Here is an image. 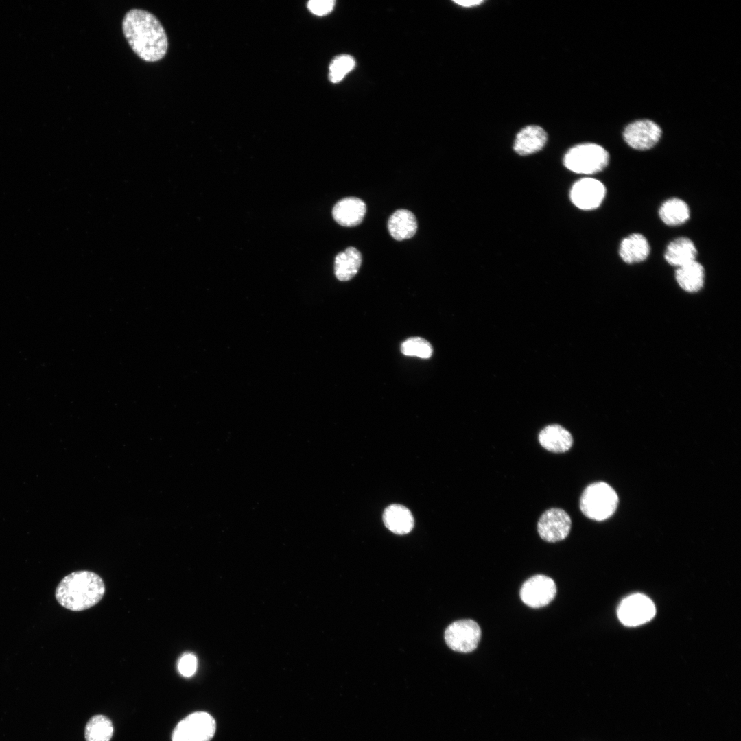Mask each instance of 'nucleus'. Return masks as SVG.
<instances>
[{
  "label": "nucleus",
  "instance_id": "nucleus-8",
  "mask_svg": "<svg viewBox=\"0 0 741 741\" xmlns=\"http://www.w3.org/2000/svg\"><path fill=\"white\" fill-rule=\"evenodd\" d=\"M556 593L554 581L544 575H535L522 585L520 597L522 602L532 608H540L550 603Z\"/></svg>",
  "mask_w": 741,
  "mask_h": 741
},
{
  "label": "nucleus",
  "instance_id": "nucleus-1",
  "mask_svg": "<svg viewBox=\"0 0 741 741\" xmlns=\"http://www.w3.org/2000/svg\"><path fill=\"white\" fill-rule=\"evenodd\" d=\"M124 36L132 51L145 62H156L168 49L165 31L159 20L148 11L132 9L122 21Z\"/></svg>",
  "mask_w": 741,
  "mask_h": 741
},
{
  "label": "nucleus",
  "instance_id": "nucleus-11",
  "mask_svg": "<svg viewBox=\"0 0 741 741\" xmlns=\"http://www.w3.org/2000/svg\"><path fill=\"white\" fill-rule=\"evenodd\" d=\"M605 193V187L600 181L592 178H584L573 185L570 199L578 208L591 210L600 205Z\"/></svg>",
  "mask_w": 741,
  "mask_h": 741
},
{
  "label": "nucleus",
  "instance_id": "nucleus-17",
  "mask_svg": "<svg viewBox=\"0 0 741 741\" xmlns=\"http://www.w3.org/2000/svg\"><path fill=\"white\" fill-rule=\"evenodd\" d=\"M650 253V246L646 238L639 233H633L621 242L619 254L627 263L644 261Z\"/></svg>",
  "mask_w": 741,
  "mask_h": 741
},
{
  "label": "nucleus",
  "instance_id": "nucleus-21",
  "mask_svg": "<svg viewBox=\"0 0 741 741\" xmlns=\"http://www.w3.org/2000/svg\"><path fill=\"white\" fill-rule=\"evenodd\" d=\"M661 220L668 226L685 223L690 217V209L682 200L672 198L665 201L659 211Z\"/></svg>",
  "mask_w": 741,
  "mask_h": 741
},
{
  "label": "nucleus",
  "instance_id": "nucleus-19",
  "mask_svg": "<svg viewBox=\"0 0 741 741\" xmlns=\"http://www.w3.org/2000/svg\"><path fill=\"white\" fill-rule=\"evenodd\" d=\"M362 257L360 252L354 247H349L344 251L338 253L335 258L334 272L340 281H349L358 272Z\"/></svg>",
  "mask_w": 741,
  "mask_h": 741
},
{
  "label": "nucleus",
  "instance_id": "nucleus-25",
  "mask_svg": "<svg viewBox=\"0 0 741 741\" xmlns=\"http://www.w3.org/2000/svg\"><path fill=\"white\" fill-rule=\"evenodd\" d=\"M178 668L180 673L184 677L192 676L197 668V659L191 653H185L178 661Z\"/></svg>",
  "mask_w": 741,
  "mask_h": 741
},
{
  "label": "nucleus",
  "instance_id": "nucleus-5",
  "mask_svg": "<svg viewBox=\"0 0 741 741\" xmlns=\"http://www.w3.org/2000/svg\"><path fill=\"white\" fill-rule=\"evenodd\" d=\"M215 730L213 717L207 712L197 711L176 725L172 733V741H210Z\"/></svg>",
  "mask_w": 741,
  "mask_h": 741
},
{
  "label": "nucleus",
  "instance_id": "nucleus-9",
  "mask_svg": "<svg viewBox=\"0 0 741 741\" xmlns=\"http://www.w3.org/2000/svg\"><path fill=\"white\" fill-rule=\"evenodd\" d=\"M571 518L564 510L552 508L545 511L537 524V530L541 538L550 543L565 539L569 533Z\"/></svg>",
  "mask_w": 741,
  "mask_h": 741
},
{
  "label": "nucleus",
  "instance_id": "nucleus-24",
  "mask_svg": "<svg viewBox=\"0 0 741 741\" xmlns=\"http://www.w3.org/2000/svg\"><path fill=\"white\" fill-rule=\"evenodd\" d=\"M355 66V60L349 55H340L336 57L329 65V80L333 83L340 82L353 69Z\"/></svg>",
  "mask_w": 741,
  "mask_h": 741
},
{
  "label": "nucleus",
  "instance_id": "nucleus-4",
  "mask_svg": "<svg viewBox=\"0 0 741 741\" xmlns=\"http://www.w3.org/2000/svg\"><path fill=\"white\" fill-rule=\"evenodd\" d=\"M609 161V153L603 147L586 143L571 148L564 156L563 164L573 172L593 174L604 169Z\"/></svg>",
  "mask_w": 741,
  "mask_h": 741
},
{
  "label": "nucleus",
  "instance_id": "nucleus-6",
  "mask_svg": "<svg viewBox=\"0 0 741 741\" xmlns=\"http://www.w3.org/2000/svg\"><path fill=\"white\" fill-rule=\"evenodd\" d=\"M481 638V629L472 620H461L451 623L445 631L447 645L453 650L470 652L474 650Z\"/></svg>",
  "mask_w": 741,
  "mask_h": 741
},
{
  "label": "nucleus",
  "instance_id": "nucleus-27",
  "mask_svg": "<svg viewBox=\"0 0 741 741\" xmlns=\"http://www.w3.org/2000/svg\"><path fill=\"white\" fill-rule=\"evenodd\" d=\"M454 2L460 6L470 8L477 6L484 3L482 0H473V1H454Z\"/></svg>",
  "mask_w": 741,
  "mask_h": 741
},
{
  "label": "nucleus",
  "instance_id": "nucleus-7",
  "mask_svg": "<svg viewBox=\"0 0 741 741\" xmlns=\"http://www.w3.org/2000/svg\"><path fill=\"white\" fill-rule=\"evenodd\" d=\"M655 612V604L649 598L635 593L622 601L618 609V616L623 624L636 626L650 621Z\"/></svg>",
  "mask_w": 741,
  "mask_h": 741
},
{
  "label": "nucleus",
  "instance_id": "nucleus-10",
  "mask_svg": "<svg viewBox=\"0 0 741 741\" xmlns=\"http://www.w3.org/2000/svg\"><path fill=\"white\" fill-rule=\"evenodd\" d=\"M661 132V128L655 122L648 119H640L626 126L623 138L632 148L646 150L657 143Z\"/></svg>",
  "mask_w": 741,
  "mask_h": 741
},
{
  "label": "nucleus",
  "instance_id": "nucleus-12",
  "mask_svg": "<svg viewBox=\"0 0 741 741\" xmlns=\"http://www.w3.org/2000/svg\"><path fill=\"white\" fill-rule=\"evenodd\" d=\"M366 213V204L356 197H347L338 201L332 210L335 221L343 226L360 224Z\"/></svg>",
  "mask_w": 741,
  "mask_h": 741
},
{
  "label": "nucleus",
  "instance_id": "nucleus-16",
  "mask_svg": "<svg viewBox=\"0 0 741 741\" xmlns=\"http://www.w3.org/2000/svg\"><path fill=\"white\" fill-rule=\"evenodd\" d=\"M388 228L395 239L402 241L414 235L417 230V221L411 211L398 209L390 217Z\"/></svg>",
  "mask_w": 741,
  "mask_h": 741
},
{
  "label": "nucleus",
  "instance_id": "nucleus-15",
  "mask_svg": "<svg viewBox=\"0 0 741 741\" xmlns=\"http://www.w3.org/2000/svg\"><path fill=\"white\" fill-rule=\"evenodd\" d=\"M383 521L386 527L397 534L409 533L414 527V517L408 508L400 504L388 506L384 512Z\"/></svg>",
  "mask_w": 741,
  "mask_h": 741
},
{
  "label": "nucleus",
  "instance_id": "nucleus-23",
  "mask_svg": "<svg viewBox=\"0 0 741 741\" xmlns=\"http://www.w3.org/2000/svg\"><path fill=\"white\" fill-rule=\"evenodd\" d=\"M401 351L406 356L428 359L432 355L433 349L426 340L420 337H412L405 340L401 344Z\"/></svg>",
  "mask_w": 741,
  "mask_h": 741
},
{
  "label": "nucleus",
  "instance_id": "nucleus-14",
  "mask_svg": "<svg viewBox=\"0 0 741 741\" xmlns=\"http://www.w3.org/2000/svg\"><path fill=\"white\" fill-rule=\"evenodd\" d=\"M539 442L546 450L554 453H564L573 444L571 433L560 425H550L539 434Z\"/></svg>",
  "mask_w": 741,
  "mask_h": 741
},
{
  "label": "nucleus",
  "instance_id": "nucleus-22",
  "mask_svg": "<svg viewBox=\"0 0 741 741\" xmlns=\"http://www.w3.org/2000/svg\"><path fill=\"white\" fill-rule=\"evenodd\" d=\"M113 734L111 720L104 715H95L85 727L86 741H110Z\"/></svg>",
  "mask_w": 741,
  "mask_h": 741
},
{
  "label": "nucleus",
  "instance_id": "nucleus-2",
  "mask_svg": "<svg viewBox=\"0 0 741 741\" xmlns=\"http://www.w3.org/2000/svg\"><path fill=\"white\" fill-rule=\"evenodd\" d=\"M105 593L102 578L96 573L80 570L64 576L58 585L55 596L64 608L80 611L97 604Z\"/></svg>",
  "mask_w": 741,
  "mask_h": 741
},
{
  "label": "nucleus",
  "instance_id": "nucleus-26",
  "mask_svg": "<svg viewBox=\"0 0 741 741\" xmlns=\"http://www.w3.org/2000/svg\"><path fill=\"white\" fill-rule=\"evenodd\" d=\"M333 0H311L307 3V8L313 14L323 16L329 14L333 8Z\"/></svg>",
  "mask_w": 741,
  "mask_h": 741
},
{
  "label": "nucleus",
  "instance_id": "nucleus-18",
  "mask_svg": "<svg viewBox=\"0 0 741 741\" xmlns=\"http://www.w3.org/2000/svg\"><path fill=\"white\" fill-rule=\"evenodd\" d=\"M697 250L693 242L687 237H679L667 246L664 257L666 261L677 268L696 260Z\"/></svg>",
  "mask_w": 741,
  "mask_h": 741
},
{
  "label": "nucleus",
  "instance_id": "nucleus-20",
  "mask_svg": "<svg viewBox=\"0 0 741 741\" xmlns=\"http://www.w3.org/2000/svg\"><path fill=\"white\" fill-rule=\"evenodd\" d=\"M704 277V268L696 260L677 268L675 272L679 285L689 292H697L703 287Z\"/></svg>",
  "mask_w": 741,
  "mask_h": 741
},
{
  "label": "nucleus",
  "instance_id": "nucleus-3",
  "mask_svg": "<svg viewBox=\"0 0 741 741\" xmlns=\"http://www.w3.org/2000/svg\"><path fill=\"white\" fill-rule=\"evenodd\" d=\"M618 504L616 492L603 482L589 484L580 499V508L583 515L596 521L608 519L614 513Z\"/></svg>",
  "mask_w": 741,
  "mask_h": 741
},
{
  "label": "nucleus",
  "instance_id": "nucleus-13",
  "mask_svg": "<svg viewBox=\"0 0 741 741\" xmlns=\"http://www.w3.org/2000/svg\"><path fill=\"white\" fill-rule=\"evenodd\" d=\"M547 140L548 135L543 128L535 125L527 126L516 135L513 149L521 156L532 154L542 150Z\"/></svg>",
  "mask_w": 741,
  "mask_h": 741
}]
</instances>
